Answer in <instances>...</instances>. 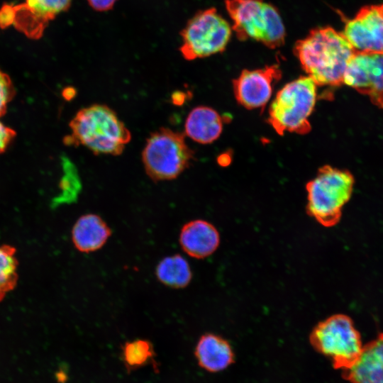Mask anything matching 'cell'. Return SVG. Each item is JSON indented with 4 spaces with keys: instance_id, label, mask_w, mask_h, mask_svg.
I'll return each instance as SVG.
<instances>
[{
    "instance_id": "cell-9",
    "label": "cell",
    "mask_w": 383,
    "mask_h": 383,
    "mask_svg": "<svg viewBox=\"0 0 383 383\" xmlns=\"http://www.w3.org/2000/svg\"><path fill=\"white\" fill-rule=\"evenodd\" d=\"M343 84L383 109V52L355 51L345 68Z\"/></svg>"
},
{
    "instance_id": "cell-15",
    "label": "cell",
    "mask_w": 383,
    "mask_h": 383,
    "mask_svg": "<svg viewBox=\"0 0 383 383\" xmlns=\"http://www.w3.org/2000/svg\"><path fill=\"white\" fill-rule=\"evenodd\" d=\"M111 235V230L97 214L87 213L80 216L72 230V240L80 252L89 253L101 249Z\"/></svg>"
},
{
    "instance_id": "cell-10",
    "label": "cell",
    "mask_w": 383,
    "mask_h": 383,
    "mask_svg": "<svg viewBox=\"0 0 383 383\" xmlns=\"http://www.w3.org/2000/svg\"><path fill=\"white\" fill-rule=\"evenodd\" d=\"M339 13L342 33L355 51L383 52V4L362 6L353 18Z\"/></svg>"
},
{
    "instance_id": "cell-22",
    "label": "cell",
    "mask_w": 383,
    "mask_h": 383,
    "mask_svg": "<svg viewBox=\"0 0 383 383\" xmlns=\"http://www.w3.org/2000/svg\"><path fill=\"white\" fill-rule=\"evenodd\" d=\"M16 95V89L10 77L0 69V117L7 111Z\"/></svg>"
},
{
    "instance_id": "cell-8",
    "label": "cell",
    "mask_w": 383,
    "mask_h": 383,
    "mask_svg": "<svg viewBox=\"0 0 383 383\" xmlns=\"http://www.w3.org/2000/svg\"><path fill=\"white\" fill-rule=\"evenodd\" d=\"M180 35L179 52L190 61L223 52L230 40L231 28L215 8H209L196 13Z\"/></svg>"
},
{
    "instance_id": "cell-4",
    "label": "cell",
    "mask_w": 383,
    "mask_h": 383,
    "mask_svg": "<svg viewBox=\"0 0 383 383\" xmlns=\"http://www.w3.org/2000/svg\"><path fill=\"white\" fill-rule=\"evenodd\" d=\"M354 182L347 170L328 165L321 167L306 184L308 213L323 226L337 224L343 206L351 196Z\"/></svg>"
},
{
    "instance_id": "cell-3",
    "label": "cell",
    "mask_w": 383,
    "mask_h": 383,
    "mask_svg": "<svg viewBox=\"0 0 383 383\" xmlns=\"http://www.w3.org/2000/svg\"><path fill=\"white\" fill-rule=\"evenodd\" d=\"M317 85L309 76L285 84L276 94L269 109L268 122L280 135L286 132L306 134L317 100Z\"/></svg>"
},
{
    "instance_id": "cell-6",
    "label": "cell",
    "mask_w": 383,
    "mask_h": 383,
    "mask_svg": "<svg viewBox=\"0 0 383 383\" xmlns=\"http://www.w3.org/2000/svg\"><path fill=\"white\" fill-rule=\"evenodd\" d=\"M194 152L183 133L161 128L146 140L142 162L148 176L154 182L172 180L189 167Z\"/></svg>"
},
{
    "instance_id": "cell-14",
    "label": "cell",
    "mask_w": 383,
    "mask_h": 383,
    "mask_svg": "<svg viewBox=\"0 0 383 383\" xmlns=\"http://www.w3.org/2000/svg\"><path fill=\"white\" fill-rule=\"evenodd\" d=\"M182 250L190 257L205 258L213 254L220 243L217 229L209 222L201 219L186 223L179 236Z\"/></svg>"
},
{
    "instance_id": "cell-16",
    "label": "cell",
    "mask_w": 383,
    "mask_h": 383,
    "mask_svg": "<svg viewBox=\"0 0 383 383\" xmlns=\"http://www.w3.org/2000/svg\"><path fill=\"white\" fill-rule=\"evenodd\" d=\"M195 355L200 367L211 372H217L228 367L235 355L230 343L222 337L207 333L199 340Z\"/></svg>"
},
{
    "instance_id": "cell-25",
    "label": "cell",
    "mask_w": 383,
    "mask_h": 383,
    "mask_svg": "<svg viewBox=\"0 0 383 383\" xmlns=\"http://www.w3.org/2000/svg\"><path fill=\"white\" fill-rule=\"evenodd\" d=\"M172 98L174 104L181 105L184 101L185 95L182 92L176 91L173 94Z\"/></svg>"
},
{
    "instance_id": "cell-7",
    "label": "cell",
    "mask_w": 383,
    "mask_h": 383,
    "mask_svg": "<svg viewBox=\"0 0 383 383\" xmlns=\"http://www.w3.org/2000/svg\"><path fill=\"white\" fill-rule=\"evenodd\" d=\"M309 340L317 352L330 359L335 369L341 370L355 362L363 347L360 333L345 314H335L318 323Z\"/></svg>"
},
{
    "instance_id": "cell-18",
    "label": "cell",
    "mask_w": 383,
    "mask_h": 383,
    "mask_svg": "<svg viewBox=\"0 0 383 383\" xmlns=\"http://www.w3.org/2000/svg\"><path fill=\"white\" fill-rule=\"evenodd\" d=\"M155 274L162 284L173 289L186 287L192 278L188 262L179 254L161 260L156 267Z\"/></svg>"
},
{
    "instance_id": "cell-11",
    "label": "cell",
    "mask_w": 383,
    "mask_h": 383,
    "mask_svg": "<svg viewBox=\"0 0 383 383\" xmlns=\"http://www.w3.org/2000/svg\"><path fill=\"white\" fill-rule=\"evenodd\" d=\"M72 0H25L11 4L12 25L30 39L40 38L50 21L70 8Z\"/></svg>"
},
{
    "instance_id": "cell-19",
    "label": "cell",
    "mask_w": 383,
    "mask_h": 383,
    "mask_svg": "<svg viewBox=\"0 0 383 383\" xmlns=\"http://www.w3.org/2000/svg\"><path fill=\"white\" fill-rule=\"evenodd\" d=\"M18 265L16 248L9 245L0 246V301L13 290L18 282Z\"/></svg>"
},
{
    "instance_id": "cell-5",
    "label": "cell",
    "mask_w": 383,
    "mask_h": 383,
    "mask_svg": "<svg viewBox=\"0 0 383 383\" xmlns=\"http://www.w3.org/2000/svg\"><path fill=\"white\" fill-rule=\"evenodd\" d=\"M225 5L240 40L251 38L272 49L284 44L285 28L272 5L263 0H226Z\"/></svg>"
},
{
    "instance_id": "cell-20",
    "label": "cell",
    "mask_w": 383,
    "mask_h": 383,
    "mask_svg": "<svg viewBox=\"0 0 383 383\" xmlns=\"http://www.w3.org/2000/svg\"><path fill=\"white\" fill-rule=\"evenodd\" d=\"M123 356L126 366L134 369L143 365L153 356V348L149 341L137 339L125 343Z\"/></svg>"
},
{
    "instance_id": "cell-23",
    "label": "cell",
    "mask_w": 383,
    "mask_h": 383,
    "mask_svg": "<svg viewBox=\"0 0 383 383\" xmlns=\"http://www.w3.org/2000/svg\"><path fill=\"white\" fill-rule=\"evenodd\" d=\"M16 136V132L0 121V154L4 152Z\"/></svg>"
},
{
    "instance_id": "cell-1",
    "label": "cell",
    "mask_w": 383,
    "mask_h": 383,
    "mask_svg": "<svg viewBox=\"0 0 383 383\" xmlns=\"http://www.w3.org/2000/svg\"><path fill=\"white\" fill-rule=\"evenodd\" d=\"M294 52L317 86L335 87L343 84L345 68L355 50L342 32L325 26L311 30L297 40Z\"/></svg>"
},
{
    "instance_id": "cell-24",
    "label": "cell",
    "mask_w": 383,
    "mask_h": 383,
    "mask_svg": "<svg viewBox=\"0 0 383 383\" xmlns=\"http://www.w3.org/2000/svg\"><path fill=\"white\" fill-rule=\"evenodd\" d=\"M89 6L99 12L111 10L118 0H87Z\"/></svg>"
},
{
    "instance_id": "cell-21",
    "label": "cell",
    "mask_w": 383,
    "mask_h": 383,
    "mask_svg": "<svg viewBox=\"0 0 383 383\" xmlns=\"http://www.w3.org/2000/svg\"><path fill=\"white\" fill-rule=\"evenodd\" d=\"M66 165L67 169L65 170V174L61 182V193L62 194L55 200L57 204L74 201L81 188L79 177L76 174L73 165L70 163Z\"/></svg>"
},
{
    "instance_id": "cell-12",
    "label": "cell",
    "mask_w": 383,
    "mask_h": 383,
    "mask_svg": "<svg viewBox=\"0 0 383 383\" xmlns=\"http://www.w3.org/2000/svg\"><path fill=\"white\" fill-rule=\"evenodd\" d=\"M281 76V70L277 65L255 70H243L233 82L237 101L249 109L264 106L272 96L274 82Z\"/></svg>"
},
{
    "instance_id": "cell-13",
    "label": "cell",
    "mask_w": 383,
    "mask_h": 383,
    "mask_svg": "<svg viewBox=\"0 0 383 383\" xmlns=\"http://www.w3.org/2000/svg\"><path fill=\"white\" fill-rule=\"evenodd\" d=\"M350 383H383V333L363 345L355 362L342 370Z\"/></svg>"
},
{
    "instance_id": "cell-26",
    "label": "cell",
    "mask_w": 383,
    "mask_h": 383,
    "mask_svg": "<svg viewBox=\"0 0 383 383\" xmlns=\"http://www.w3.org/2000/svg\"><path fill=\"white\" fill-rule=\"evenodd\" d=\"M74 89L72 87H67L63 91L64 97L67 100L71 99L74 96Z\"/></svg>"
},
{
    "instance_id": "cell-17",
    "label": "cell",
    "mask_w": 383,
    "mask_h": 383,
    "mask_svg": "<svg viewBox=\"0 0 383 383\" xmlns=\"http://www.w3.org/2000/svg\"><path fill=\"white\" fill-rule=\"evenodd\" d=\"M223 129V119L214 109L200 106L193 109L185 121V134L201 144L216 140Z\"/></svg>"
},
{
    "instance_id": "cell-2",
    "label": "cell",
    "mask_w": 383,
    "mask_h": 383,
    "mask_svg": "<svg viewBox=\"0 0 383 383\" xmlns=\"http://www.w3.org/2000/svg\"><path fill=\"white\" fill-rule=\"evenodd\" d=\"M71 134L65 143L83 145L95 155H121L131 133L116 113L104 104L81 109L70 122Z\"/></svg>"
}]
</instances>
